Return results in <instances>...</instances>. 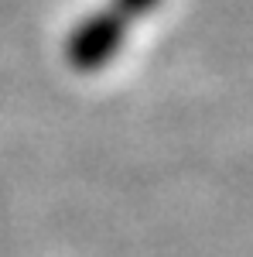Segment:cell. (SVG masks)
<instances>
[{
  "mask_svg": "<svg viewBox=\"0 0 253 257\" xmlns=\"http://www.w3.org/2000/svg\"><path fill=\"white\" fill-rule=\"evenodd\" d=\"M161 0H106L99 11L86 14L72 28L65 41V59L79 72H96L117 59V52L127 45L134 24L147 14H154Z\"/></svg>",
  "mask_w": 253,
  "mask_h": 257,
  "instance_id": "obj_1",
  "label": "cell"
}]
</instances>
